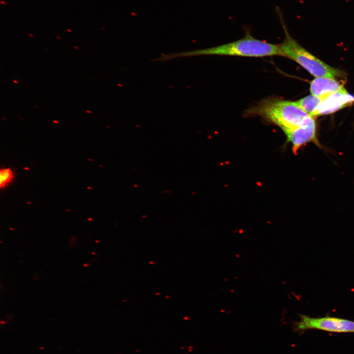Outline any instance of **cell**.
Segmentation results:
<instances>
[{
    "instance_id": "8",
    "label": "cell",
    "mask_w": 354,
    "mask_h": 354,
    "mask_svg": "<svg viewBox=\"0 0 354 354\" xmlns=\"http://www.w3.org/2000/svg\"><path fill=\"white\" fill-rule=\"evenodd\" d=\"M323 97L311 94L296 101L298 106L310 116L315 118V114Z\"/></svg>"
},
{
    "instance_id": "5",
    "label": "cell",
    "mask_w": 354,
    "mask_h": 354,
    "mask_svg": "<svg viewBox=\"0 0 354 354\" xmlns=\"http://www.w3.org/2000/svg\"><path fill=\"white\" fill-rule=\"evenodd\" d=\"M314 118L310 116L301 126L285 133L288 141L292 144L295 153L301 147L309 142H313L318 147H322L317 138L316 124Z\"/></svg>"
},
{
    "instance_id": "11",
    "label": "cell",
    "mask_w": 354,
    "mask_h": 354,
    "mask_svg": "<svg viewBox=\"0 0 354 354\" xmlns=\"http://www.w3.org/2000/svg\"><path fill=\"white\" fill-rule=\"evenodd\" d=\"M53 122H56V123H58V121H56V120H53Z\"/></svg>"
},
{
    "instance_id": "1",
    "label": "cell",
    "mask_w": 354,
    "mask_h": 354,
    "mask_svg": "<svg viewBox=\"0 0 354 354\" xmlns=\"http://www.w3.org/2000/svg\"><path fill=\"white\" fill-rule=\"evenodd\" d=\"M221 55L247 57L283 56L280 44H275L254 38L249 32L242 38L216 47L184 51L179 53L162 54L153 61H166L176 58L198 56Z\"/></svg>"
},
{
    "instance_id": "13",
    "label": "cell",
    "mask_w": 354,
    "mask_h": 354,
    "mask_svg": "<svg viewBox=\"0 0 354 354\" xmlns=\"http://www.w3.org/2000/svg\"><path fill=\"white\" fill-rule=\"evenodd\" d=\"M74 48H76V49H79V48H77V47H74Z\"/></svg>"
},
{
    "instance_id": "9",
    "label": "cell",
    "mask_w": 354,
    "mask_h": 354,
    "mask_svg": "<svg viewBox=\"0 0 354 354\" xmlns=\"http://www.w3.org/2000/svg\"><path fill=\"white\" fill-rule=\"evenodd\" d=\"M12 173L9 169H2L0 172V186H4L12 178Z\"/></svg>"
},
{
    "instance_id": "4",
    "label": "cell",
    "mask_w": 354,
    "mask_h": 354,
    "mask_svg": "<svg viewBox=\"0 0 354 354\" xmlns=\"http://www.w3.org/2000/svg\"><path fill=\"white\" fill-rule=\"evenodd\" d=\"M300 320L293 324V330L302 333L309 329H318L330 332L353 333L354 321L346 319L326 316L313 318L300 315Z\"/></svg>"
},
{
    "instance_id": "10",
    "label": "cell",
    "mask_w": 354,
    "mask_h": 354,
    "mask_svg": "<svg viewBox=\"0 0 354 354\" xmlns=\"http://www.w3.org/2000/svg\"><path fill=\"white\" fill-rule=\"evenodd\" d=\"M13 82H15V83L18 84V82L16 80H14Z\"/></svg>"
},
{
    "instance_id": "6",
    "label": "cell",
    "mask_w": 354,
    "mask_h": 354,
    "mask_svg": "<svg viewBox=\"0 0 354 354\" xmlns=\"http://www.w3.org/2000/svg\"><path fill=\"white\" fill-rule=\"evenodd\" d=\"M353 104H354V96L349 93L344 88L323 98L318 107L315 117L333 113Z\"/></svg>"
},
{
    "instance_id": "7",
    "label": "cell",
    "mask_w": 354,
    "mask_h": 354,
    "mask_svg": "<svg viewBox=\"0 0 354 354\" xmlns=\"http://www.w3.org/2000/svg\"><path fill=\"white\" fill-rule=\"evenodd\" d=\"M344 88V84L336 79L316 77L310 83V90L311 94L324 98Z\"/></svg>"
},
{
    "instance_id": "2",
    "label": "cell",
    "mask_w": 354,
    "mask_h": 354,
    "mask_svg": "<svg viewBox=\"0 0 354 354\" xmlns=\"http://www.w3.org/2000/svg\"><path fill=\"white\" fill-rule=\"evenodd\" d=\"M244 114L259 116L279 126L284 133L301 126L310 117L296 101L276 98L261 100L245 111Z\"/></svg>"
},
{
    "instance_id": "3",
    "label": "cell",
    "mask_w": 354,
    "mask_h": 354,
    "mask_svg": "<svg viewBox=\"0 0 354 354\" xmlns=\"http://www.w3.org/2000/svg\"><path fill=\"white\" fill-rule=\"evenodd\" d=\"M277 12L285 34L284 41L280 44L284 57L294 60L315 77L336 79L345 76L343 71L328 65L301 46L289 33L279 8Z\"/></svg>"
},
{
    "instance_id": "12",
    "label": "cell",
    "mask_w": 354,
    "mask_h": 354,
    "mask_svg": "<svg viewBox=\"0 0 354 354\" xmlns=\"http://www.w3.org/2000/svg\"><path fill=\"white\" fill-rule=\"evenodd\" d=\"M87 112L91 113V112L90 111H86Z\"/></svg>"
}]
</instances>
